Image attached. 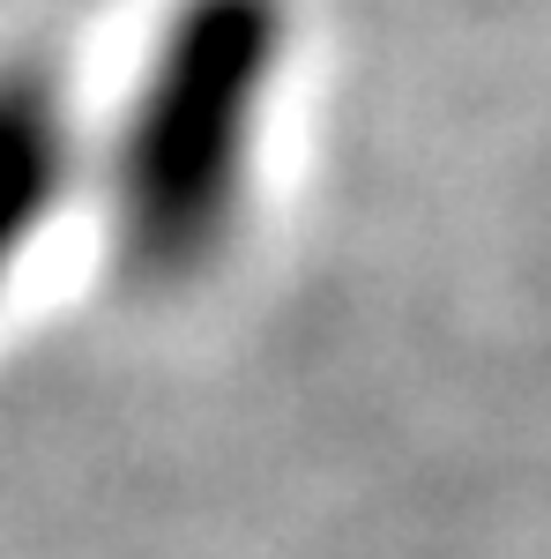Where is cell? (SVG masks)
<instances>
[{
	"label": "cell",
	"mask_w": 551,
	"mask_h": 559,
	"mask_svg": "<svg viewBox=\"0 0 551 559\" xmlns=\"http://www.w3.org/2000/svg\"><path fill=\"white\" fill-rule=\"evenodd\" d=\"M284 60V0H171L83 179L134 284L171 292L231 254L254 202Z\"/></svg>",
	"instance_id": "cell-1"
},
{
	"label": "cell",
	"mask_w": 551,
	"mask_h": 559,
	"mask_svg": "<svg viewBox=\"0 0 551 559\" xmlns=\"http://www.w3.org/2000/svg\"><path fill=\"white\" fill-rule=\"evenodd\" d=\"M89 179L68 90L38 60H0V299Z\"/></svg>",
	"instance_id": "cell-2"
}]
</instances>
